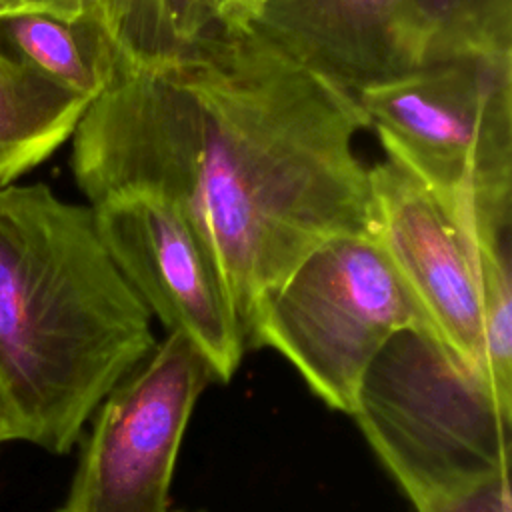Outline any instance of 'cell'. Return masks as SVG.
Segmentation results:
<instances>
[{"label": "cell", "instance_id": "3957f363", "mask_svg": "<svg viewBox=\"0 0 512 512\" xmlns=\"http://www.w3.org/2000/svg\"><path fill=\"white\" fill-rule=\"evenodd\" d=\"M348 416L416 512L510 474L512 408L422 328L378 350Z\"/></svg>", "mask_w": 512, "mask_h": 512}, {"label": "cell", "instance_id": "e0dca14e", "mask_svg": "<svg viewBox=\"0 0 512 512\" xmlns=\"http://www.w3.org/2000/svg\"><path fill=\"white\" fill-rule=\"evenodd\" d=\"M202 4V8L212 16L214 12H218L220 8L224 6H230V4H236V2H250V0H198Z\"/></svg>", "mask_w": 512, "mask_h": 512}, {"label": "cell", "instance_id": "7a4b0ae2", "mask_svg": "<svg viewBox=\"0 0 512 512\" xmlns=\"http://www.w3.org/2000/svg\"><path fill=\"white\" fill-rule=\"evenodd\" d=\"M156 342L92 208L46 184L0 186V390L16 438L70 452Z\"/></svg>", "mask_w": 512, "mask_h": 512}, {"label": "cell", "instance_id": "9c48e42d", "mask_svg": "<svg viewBox=\"0 0 512 512\" xmlns=\"http://www.w3.org/2000/svg\"><path fill=\"white\" fill-rule=\"evenodd\" d=\"M254 18L296 60L354 96L428 56L418 0H256Z\"/></svg>", "mask_w": 512, "mask_h": 512}, {"label": "cell", "instance_id": "9a60e30c", "mask_svg": "<svg viewBox=\"0 0 512 512\" xmlns=\"http://www.w3.org/2000/svg\"><path fill=\"white\" fill-rule=\"evenodd\" d=\"M94 0H16V10L44 12L68 22L90 20Z\"/></svg>", "mask_w": 512, "mask_h": 512}, {"label": "cell", "instance_id": "5b68a950", "mask_svg": "<svg viewBox=\"0 0 512 512\" xmlns=\"http://www.w3.org/2000/svg\"><path fill=\"white\" fill-rule=\"evenodd\" d=\"M418 316L368 234L310 252L260 308L246 350L272 348L328 408L350 414L378 350Z\"/></svg>", "mask_w": 512, "mask_h": 512}, {"label": "cell", "instance_id": "8fae6325", "mask_svg": "<svg viewBox=\"0 0 512 512\" xmlns=\"http://www.w3.org/2000/svg\"><path fill=\"white\" fill-rule=\"evenodd\" d=\"M0 48L42 76L96 98L110 72L112 54L90 22H68L44 12L16 10L0 16Z\"/></svg>", "mask_w": 512, "mask_h": 512}, {"label": "cell", "instance_id": "7c38bea8", "mask_svg": "<svg viewBox=\"0 0 512 512\" xmlns=\"http://www.w3.org/2000/svg\"><path fill=\"white\" fill-rule=\"evenodd\" d=\"M512 228L462 232L472 246L482 334V374L496 398L512 408Z\"/></svg>", "mask_w": 512, "mask_h": 512}, {"label": "cell", "instance_id": "6da1fadb", "mask_svg": "<svg viewBox=\"0 0 512 512\" xmlns=\"http://www.w3.org/2000/svg\"><path fill=\"white\" fill-rule=\"evenodd\" d=\"M214 12L176 48L114 62L72 134V174L96 206L118 194L174 204L212 262L246 338L318 246L370 232L358 98L254 18ZM248 352V350H246Z\"/></svg>", "mask_w": 512, "mask_h": 512}, {"label": "cell", "instance_id": "ac0fdd59", "mask_svg": "<svg viewBox=\"0 0 512 512\" xmlns=\"http://www.w3.org/2000/svg\"><path fill=\"white\" fill-rule=\"evenodd\" d=\"M16 12V0H0V16Z\"/></svg>", "mask_w": 512, "mask_h": 512}, {"label": "cell", "instance_id": "30bf717a", "mask_svg": "<svg viewBox=\"0 0 512 512\" xmlns=\"http://www.w3.org/2000/svg\"><path fill=\"white\" fill-rule=\"evenodd\" d=\"M90 102L0 48V186L72 138Z\"/></svg>", "mask_w": 512, "mask_h": 512}, {"label": "cell", "instance_id": "52a82bcc", "mask_svg": "<svg viewBox=\"0 0 512 512\" xmlns=\"http://www.w3.org/2000/svg\"><path fill=\"white\" fill-rule=\"evenodd\" d=\"M98 236L122 278L166 334L184 336L226 384L246 354L240 322L182 212L150 194H118L96 206Z\"/></svg>", "mask_w": 512, "mask_h": 512}, {"label": "cell", "instance_id": "ba28073f", "mask_svg": "<svg viewBox=\"0 0 512 512\" xmlns=\"http://www.w3.org/2000/svg\"><path fill=\"white\" fill-rule=\"evenodd\" d=\"M370 196L368 236L412 302L420 328L484 378L470 240L436 200L390 160L370 168Z\"/></svg>", "mask_w": 512, "mask_h": 512}, {"label": "cell", "instance_id": "5bb4252c", "mask_svg": "<svg viewBox=\"0 0 512 512\" xmlns=\"http://www.w3.org/2000/svg\"><path fill=\"white\" fill-rule=\"evenodd\" d=\"M422 512H512L510 474L492 478L450 498L434 502Z\"/></svg>", "mask_w": 512, "mask_h": 512}, {"label": "cell", "instance_id": "4fadbf2b", "mask_svg": "<svg viewBox=\"0 0 512 512\" xmlns=\"http://www.w3.org/2000/svg\"><path fill=\"white\" fill-rule=\"evenodd\" d=\"M428 26L426 60H512V0H418Z\"/></svg>", "mask_w": 512, "mask_h": 512}, {"label": "cell", "instance_id": "277c9868", "mask_svg": "<svg viewBox=\"0 0 512 512\" xmlns=\"http://www.w3.org/2000/svg\"><path fill=\"white\" fill-rule=\"evenodd\" d=\"M356 98L386 160L458 230L512 226V60H426Z\"/></svg>", "mask_w": 512, "mask_h": 512}, {"label": "cell", "instance_id": "8992f818", "mask_svg": "<svg viewBox=\"0 0 512 512\" xmlns=\"http://www.w3.org/2000/svg\"><path fill=\"white\" fill-rule=\"evenodd\" d=\"M216 382L206 358L166 334L94 412L60 512H170V486L186 426Z\"/></svg>", "mask_w": 512, "mask_h": 512}, {"label": "cell", "instance_id": "2e32d148", "mask_svg": "<svg viewBox=\"0 0 512 512\" xmlns=\"http://www.w3.org/2000/svg\"><path fill=\"white\" fill-rule=\"evenodd\" d=\"M10 440H18L16 438V424H14V418H12V412L6 404V398L0 390V444L4 442H10Z\"/></svg>", "mask_w": 512, "mask_h": 512}]
</instances>
